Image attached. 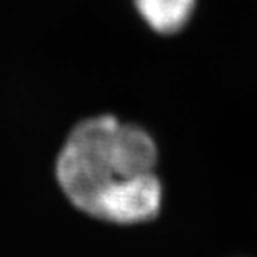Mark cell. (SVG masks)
Returning a JSON list of instances; mask_svg holds the SVG:
<instances>
[{"instance_id": "7a4b0ae2", "label": "cell", "mask_w": 257, "mask_h": 257, "mask_svg": "<svg viewBox=\"0 0 257 257\" xmlns=\"http://www.w3.org/2000/svg\"><path fill=\"white\" fill-rule=\"evenodd\" d=\"M141 17L159 34H176L186 27L195 0H134Z\"/></svg>"}, {"instance_id": "6da1fadb", "label": "cell", "mask_w": 257, "mask_h": 257, "mask_svg": "<svg viewBox=\"0 0 257 257\" xmlns=\"http://www.w3.org/2000/svg\"><path fill=\"white\" fill-rule=\"evenodd\" d=\"M157 161V146L146 128L99 115L72 128L55 176L82 212L114 224H142L161 210Z\"/></svg>"}]
</instances>
